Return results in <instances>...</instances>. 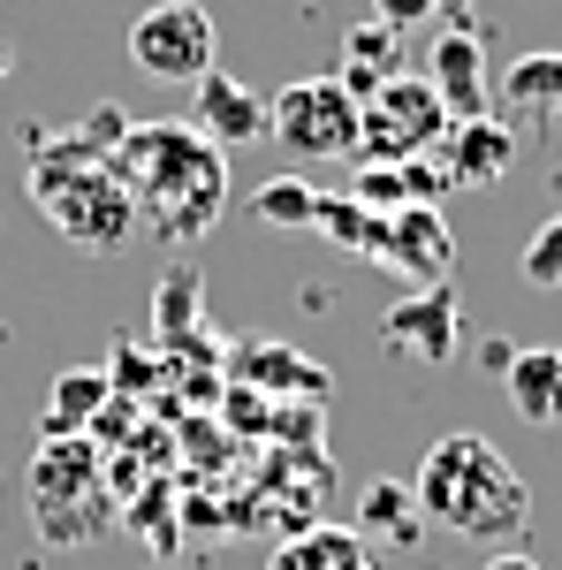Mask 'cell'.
I'll return each instance as SVG.
<instances>
[{"instance_id":"d6986e66","label":"cell","mask_w":562,"mask_h":570,"mask_svg":"<svg viewBox=\"0 0 562 570\" xmlns=\"http://www.w3.org/2000/svg\"><path fill=\"white\" fill-rule=\"evenodd\" d=\"M502 107H524V115H555L562 107V53H524L502 69Z\"/></svg>"},{"instance_id":"5b68a950","label":"cell","mask_w":562,"mask_h":570,"mask_svg":"<svg viewBox=\"0 0 562 570\" xmlns=\"http://www.w3.org/2000/svg\"><path fill=\"white\" fill-rule=\"evenodd\" d=\"M266 137L289 160H357V99L335 77H297L266 99Z\"/></svg>"},{"instance_id":"52a82bcc","label":"cell","mask_w":562,"mask_h":570,"mask_svg":"<svg viewBox=\"0 0 562 570\" xmlns=\"http://www.w3.org/2000/svg\"><path fill=\"white\" fill-rule=\"evenodd\" d=\"M214 53H220L214 8H198V0H152L130 23V61L152 85H198L214 69Z\"/></svg>"},{"instance_id":"d4e9b609","label":"cell","mask_w":562,"mask_h":570,"mask_svg":"<svg viewBox=\"0 0 562 570\" xmlns=\"http://www.w3.org/2000/svg\"><path fill=\"white\" fill-rule=\"evenodd\" d=\"M433 8H441V0H373V23H388V31L411 39V31H426V23H433Z\"/></svg>"},{"instance_id":"ac0fdd59","label":"cell","mask_w":562,"mask_h":570,"mask_svg":"<svg viewBox=\"0 0 562 570\" xmlns=\"http://www.w3.org/2000/svg\"><path fill=\"white\" fill-rule=\"evenodd\" d=\"M198 320H206V282H198L190 266H168L160 289H152V335H160V343H190Z\"/></svg>"},{"instance_id":"484cf974","label":"cell","mask_w":562,"mask_h":570,"mask_svg":"<svg viewBox=\"0 0 562 570\" xmlns=\"http://www.w3.org/2000/svg\"><path fill=\"white\" fill-rule=\"evenodd\" d=\"M517 351H524V343H510V335H479V365H486L494 381L510 373V357H517Z\"/></svg>"},{"instance_id":"9a60e30c","label":"cell","mask_w":562,"mask_h":570,"mask_svg":"<svg viewBox=\"0 0 562 570\" xmlns=\"http://www.w3.org/2000/svg\"><path fill=\"white\" fill-rule=\"evenodd\" d=\"M388 77H403V31L373 23V16H365V23H349V31H343V69H335V85H343L349 99H373Z\"/></svg>"},{"instance_id":"603a6c76","label":"cell","mask_w":562,"mask_h":570,"mask_svg":"<svg viewBox=\"0 0 562 570\" xmlns=\"http://www.w3.org/2000/svg\"><path fill=\"white\" fill-rule=\"evenodd\" d=\"M312 228H319V236H335L343 252H373V228H381V214H365L349 190H343V198H327V190H319V220H312Z\"/></svg>"},{"instance_id":"4316f807","label":"cell","mask_w":562,"mask_h":570,"mask_svg":"<svg viewBox=\"0 0 562 570\" xmlns=\"http://www.w3.org/2000/svg\"><path fill=\"white\" fill-rule=\"evenodd\" d=\"M479 570H540V563H532L524 548H494V556H486V563H479Z\"/></svg>"},{"instance_id":"44dd1931","label":"cell","mask_w":562,"mask_h":570,"mask_svg":"<svg viewBox=\"0 0 562 570\" xmlns=\"http://www.w3.org/2000/svg\"><path fill=\"white\" fill-rule=\"evenodd\" d=\"M236 373H259V381H274V389H312V395H327V365H312V357H289V351H274V343H252V351H236Z\"/></svg>"},{"instance_id":"277c9868","label":"cell","mask_w":562,"mask_h":570,"mask_svg":"<svg viewBox=\"0 0 562 570\" xmlns=\"http://www.w3.org/2000/svg\"><path fill=\"white\" fill-rule=\"evenodd\" d=\"M31 518H39L46 548H85L115 525V494H107V472H99V449L85 434L69 441H39L31 456Z\"/></svg>"},{"instance_id":"7c38bea8","label":"cell","mask_w":562,"mask_h":570,"mask_svg":"<svg viewBox=\"0 0 562 570\" xmlns=\"http://www.w3.org/2000/svg\"><path fill=\"white\" fill-rule=\"evenodd\" d=\"M441 153V168L448 183H464V190H486V183H502L517 168V137L502 130L494 115H472V122H448V137L433 145Z\"/></svg>"},{"instance_id":"30bf717a","label":"cell","mask_w":562,"mask_h":570,"mask_svg":"<svg viewBox=\"0 0 562 570\" xmlns=\"http://www.w3.org/2000/svg\"><path fill=\"white\" fill-rule=\"evenodd\" d=\"M198 99H190V130L206 137V145H220V153H236V145H259L266 137V99L244 77H228V69H206L198 77Z\"/></svg>"},{"instance_id":"ffe728a7","label":"cell","mask_w":562,"mask_h":570,"mask_svg":"<svg viewBox=\"0 0 562 570\" xmlns=\"http://www.w3.org/2000/svg\"><path fill=\"white\" fill-rule=\"evenodd\" d=\"M252 220H266V228H312L319 220V183L304 176H274L252 190Z\"/></svg>"},{"instance_id":"4fadbf2b","label":"cell","mask_w":562,"mask_h":570,"mask_svg":"<svg viewBox=\"0 0 562 570\" xmlns=\"http://www.w3.org/2000/svg\"><path fill=\"white\" fill-rule=\"evenodd\" d=\"M502 395H510V411H517L524 426H562V351L548 343H524L510 357V373H502Z\"/></svg>"},{"instance_id":"83f0119b","label":"cell","mask_w":562,"mask_h":570,"mask_svg":"<svg viewBox=\"0 0 562 570\" xmlns=\"http://www.w3.org/2000/svg\"><path fill=\"white\" fill-rule=\"evenodd\" d=\"M8 69H16V53H8V46H0V85H8Z\"/></svg>"},{"instance_id":"5bb4252c","label":"cell","mask_w":562,"mask_h":570,"mask_svg":"<svg viewBox=\"0 0 562 570\" xmlns=\"http://www.w3.org/2000/svg\"><path fill=\"white\" fill-rule=\"evenodd\" d=\"M357 540L365 548H418L426 540V510H418V494L403 480H373L365 494H357Z\"/></svg>"},{"instance_id":"8992f818","label":"cell","mask_w":562,"mask_h":570,"mask_svg":"<svg viewBox=\"0 0 562 570\" xmlns=\"http://www.w3.org/2000/svg\"><path fill=\"white\" fill-rule=\"evenodd\" d=\"M448 137V107L426 77H388L373 99H357V160H418Z\"/></svg>"},{"instance_id":"cb8c5ba5","label":"cell","mask_w":562,"mask_h":570,"mask_svg":"<svg viewBox=\"0 0 562 570\" xmlns=\"http://www.w3.org/2000/svg\"><path fill=\"white\" fill-rule=\"evenodd\" d=\"M517 274H524V282H532V289H562V214H555V220H540V228H532V244H524Z\"/></svg>"},{"instance_id":"8fae6325","label":"cell","mask_w":562,"mask_h":570,"mask_svg":"<svg viewBox=\"0 0 562 570\" xmlns=\"http://www.w3.org/2000/svg\"><path fill=\"white\" fill-rule=\"evenodd\" d=\"M426 85L441 91V107H448V122H472L486 115V53H479V31L472 23H441V39L426 46Z\"/></svg>"},{"instance_id":"7402d4cb","label":"cell","mask_w":562,"mask_h":570,"mask_svg":"<svg viewBox=\"0 0 562 570\" xmlns=\"http://www.w3.org/2000/svg\"><path fill=\"white\" fill-rule=\"evenodd\" d=\"M349 198H357L365 214H403V206H418V198H411V176H403V160H357Z\"/></svg>"},{"instance_id":"6da1fadb","label":"cell","mask_w":562,"mask_h":570,"mask_svg":"<svg viewBox=\"0 0 562 570\" xmlns=\"http://www.w3.org/2000/svg\"><path fill=\"white\" fill-rule=\"evenodd\" d=\"M107 168L130 190L137 228H152L160 244H198L228 206V160L190 122H130Z\"/></svg>"},{"instance_id":"7a4b0ae2","label":"cell","mask_w":562,"mask_h":570,"mask_svg":"<svg viewBox=\"0 0 562 570\" xmlns=\"http://www.w3.org/2000/svg\"><path fill=\"white\" fill-rule=\"evenodd\" d=\"M418 510L426 525H441L448 540H472V548H517V532L532 525V487L524 472L494 449L486 434H441L418 464Z\"/></svg>"},{"instance_id":"e0dca14e","label":"cell","mask_w":562,"mask_h":570,"mask_svg":"<svg viewBox=\"0 0 562 570\" xmlns=\"http://www.w3.org/2000/svg\"><path fill=\"white\" fill-rule=\"evenodd\" d=\"M266 570H373V548L349 525H304L266 556Z\"/></svg>"},{"instance_id":"9c48e42d","label":"cell","mask_w":562,"mask_h":570,"mask_svg":"<svg viewBox=\"0 0 562 570\" xmlns=\"http://www.w3.org/2000/svg\"><path fill=\"white\" fill-rule=\"evenodd\" d=\"M365 259H381V266H395L403 282L433 289V282H448V266H456V236H448L441 206H403V214H381Z\"/></svg>"},{"instance_id":"2e32d148","label":"cell","mask_w":562,"mask_h":570,"mask_svg":"<svg viewBox=\"0 0 562 570\" xmlns=\"http://www.w3.org/2000/svg\"><path fill=\"white\" fill-rule=\"evenodd\" d=\"M107 395H115V381H107L99 365H77V373H61V381L46 389V403H39V441H69V434H85L91 419L107 411Z\"/></svg>"},{"instance_id":"3957f363","label":"cell","mask_w":562,"mask_h":570,"mask_svg":"<svg viewBox=\"0 0 562 570\" xmlns=\"http://www.w3.org/2000/svg\"><path fill=\"white\" fill-rule=\"evenodd\" d=\"M31 198H39V214L53 220L77 252H122L137 236L130 190L115 183L107 153H99L85 130H61V137L31 130Z\"/></svg>"},{"instance_id":"ba28073f","label":"cell","mask_w":562,"mask_h":570,"mask_svg":"<svg viewBox=\"0 0 562 570\" xmlns=\"http://www.w3.org/2000/svg\"><path fill=\"white\" fill-rule=\"evenodd\" d=\"M381 351L388 357H418V365H448V357L464 351V297H456L448 282L411 289V297L381 320Z\"/></svg>"}]
</instances>
